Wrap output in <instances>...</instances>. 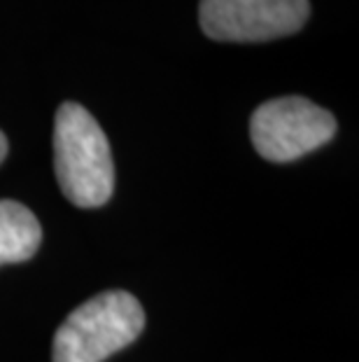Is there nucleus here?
<instances>
[{
  "mask_svg": "<svg viewBox=\"0 0 359 362\" xmlns=\"http://www.w3.org/2000/svg\"><path fill=\"white\" fill-rule=\"evenodd\" d=\"M336 136V117L303 96L271 98L252 112L250 138L266 161L287 164Z\"/></svg>",
  "mask_w": 359,
  "mask_h": 362,
  "instance_id": "obj_3",
  "label": "nucleus"
},
{
  "mask_svg": "<svg viewBox=\"0 0 359 362\" xmlns=\"http://www.w3.org/2000/svg\"><path fill=\"white\" fill-rule=\"evenodd\" d=\"M54 171L63 197L78 208L110 202L114 164L108 136L87 107L68 101L56 110Z\"/></svg>",
  "mask_w": 359,
  "mask_h": 362,
  "instance_id": "obj_1",
  "label": "nucleus"
},
{
  "mask_svg": "<svg viewBox=\"0 0 359 362\" xmlns=\"http://www.w3.org/2000/svg\"><path fill=\"white\" fill-rule=\"evenodd\" d=\"M5 157H7V138L3 131H0V164H3Z\"/></svg>",
  "mask_w": 359,
  "mask_h": 362,
  "instance_id": "obj_6",
  "label": "nucleus"
},
{
  "mask_svg": "<svg viewBox=\"0 0 359 362\" xmlns=\"http://www.w3.org/2000/svg\"><path fill=\"white\" fill-rule=\"evenodd\" d=\"M42 243L40 222L24 204L3 199L0 202V267L26 262Z\"/></svg>",
  "mask_w": 359,
  "mask_h": 362,
  "instance_id": "obj_5",
  "label": "nucleus"
},
{
  "mask_svg": "<svg viewBox=\"0 0 359 362\" xmlns=\"http://www.w3.org/2000/svg\"><path fill=\"white\" fill-rule=\"evenodd\" d=\"M310 17L308 0H201L203 33L219 42H266L294 35Z\"/></svg>",
  "mask_w": 359,
  "mask_h": 362,
  "instance_id": "obj_4",
  "label": "nucleus"
},
{
  "mask_svg": "<svg viewBox=\"0 0 359 362\" xmlns=\"http://www.w3.org/2000/svg\"><path fill=\"white\" fill-rule=\"evenodd\" d=\"M145 329L140 302L126 290H110L78 306L54 334V362H103L133 344Z\"/></svg>",
  "mask_w": 359,
  "mask_h": 362,
  "instance_id": "obj_2",
  "label": "nucleus"
}]
</instances>
